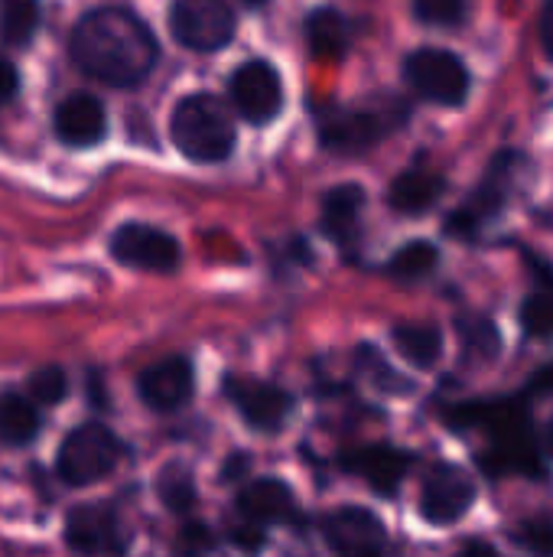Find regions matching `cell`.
<instances>
[{"instance_id": "74e56055", "label": "cell", "mask_w": 553, "mask_h": 557, "mask_svg": "<svg viewBox=\"0 0 553 557\" xmlns=\"http://www.w3.org/2000/svg\"><path fill=\"white\" fill-rule=\"evenodd\" d=\"M456 557H502L492 545H482V542H473V545H466L463 552Z\"/></svg>"}, {"instance_id": "30bf717a", "label": "cell", "mask_w": 553, "mask_h": 557, "mask_svg": "<svg viewBox=\"0 0 553 557\" xmlns=\"http://www.w3.org/2000/svg\"><path fill=\"white\" fill-rule=\"evenodd\" d=\"M225 395L231 398L238 414L261 434H277L293 414V398L284 388L257 382V379L228 375L225 379Z\"/></svg>"}, {"instance_id": "9a60e30c", "label": "cell", "mask_w": 553, "mask_h": 557, "mask_svg": "<svg viewBox=\"0 0 553 557\" xmlns=\"http://www.w3.org/2000/svg\"><path fill=\"white\" fill-rule=\"evenodd\" d=\"M414 457L398 447H359L342 457V467L362 476L378 496H398L404 476L411 473Z\"/></svg>"}, {"instance_id": "7c38bea8", "label": "cell", "mask_w": 553, "mask_h": 557, "mask_svg": "<svg viewBox=\"0 0 553 557\" xmlns=\"http://www.w3.org/2000/svg\"><path fill=\"white\" fill-rule=\"evenodd\" d=\"M326 545L336 557H385V525L359 506H342L323 519Z\"/></svg>"}, {"instance_id": "f35d334b", "label": "cell", "mask_w": 553, "mask_h": 557, "mask_svg": "<svg viewBox=\"0 0 553 557\" xmlns=\"http://www.w3.org/2000/svg\"><path fill=\"white\" fill-rule=\"evenodd\" d=\"M544 450H548V457H553V418L551 424H548V431H544Z\"/></svg>"}, {"instance_id": "d590c367", "label": "cell", "mask_w": 553, "mask_h": 557, "mask_svg": "<svg viewBox=\"0 0 553 557\" xmlns=\"http://www.w3.org/2000/svg\"><path fill=\"white\" fill-rule=\"evenodd\" d=\"M244 470H248V454H231V460H228L222 480H225V483H235V476H241Z\"/></svg>"}, {"instance_id": "ba28073f", "label": "cell", "mask_w": 553, "mask_h": 557, "mask_svg": "<svg viewBox=\"0 0 553 557\" xmlns=\"http://www.w3.org/2000/svg\"><path fill=\"white\" fill-rule=\"evenodd\" d=\"M231 104L248 124H267L284 108V82L280 72L264 62L251 59L231 75Z\"/></svg>"}, {"instance_id": "8fae6325", "label": "cell", "mask_w": 553, "mask_h": 557, "mask_svg": "<svg viewBox=\"0 0 553 557\" xmlns=\"http://www.w3.org/2000/svg\"><path fill=\"white\" fill-rule=\"evenodd\" d=\"M476 503V483L460 467H437L420 493V516L430 525H456Z\"/></svg>"}, {"instance_id": "9c48e42d", "label": "cell", "mask_w": 553, "mask_h": 557, "mask_svg": "<svg viewBox=\"0 0 553 557\" xmlns=\"http://www.w3.org/2000/svg\"><path fill=\"white\" fill-rule=\"evenodd\" d=\"M65 545L75 555L114 557L127 548V539H124V525L111 506L85 503V506H75L65 519Z\"/></svg>"}, {"instance_id": "603a6c76", "label": "cell", "mask_w": 553, "mask_h": 557, "mask_svg": "<svg viewBox=\"0 0 553 557\" xmlns=\"http://www.w3.org/2000/svg\"><path fill=\"white\" fill-rule=\"evenodd\" d=\"M36 434H39L36 408L20 395H3L0 398V444L23 447V444L36 441Z\"/></svg>"}, {"instance_id": "ffe728a7", "label": "cell", "mask_w": 553, "mask_h": 557, "mask_svg": "<svg viewBox=\"0 0 553 557\" xmlns=\"http://www.w3.org/2000/svg\"><path fill=\"white\" fill-rule=\"evenodd\" d=\"M365 206V193L355 183H342L323 199V232L336 245H345L359 232V215Z\"/></svg>"}, {"instance_id": "ab89813d", "label": "cell", "mask_w": 553, "mask_h": 557, "mask_svg": "<svg viewBox=\"0 0 553 557\" xmlns=\"http://www.w3.org/2000/svg\"><path fill=\"white\" fill-rule=\"evenodd\" d=\"M244 3H248V7H261L264 0H244Z\"/></svg>"}, {"instance_id": "5b68a950", "label": "cell", "mask_w": 553, "mask_h": 557, "mask_svg": "<svg viewBox=\"0 0 553 557\" xmlns=\"http://www.w3.org/2000/svg\"><path fill=\"white\" fill-rule=\"evenodd\" d=\"M404 75L420 98L447 108H460L473 88V75L463 65V59L453 55L450 49H433V46L414 49L404 62Z\"/></svg>"}, {"instance_id": "6da1fadb", "label": "cell", "mask_w": 553, "mask_h": 557, "mask_svg": "<svg viewBox=\"0 0 553 557\" xmlns=\"http://www.w3.org/2000/svg\"><path fill=\"white\" fill-rule=\"evenodd\" d=\"M68 52H72V62L85 75L104 85L130 88V85H140L153 72L160 46L150 26L130 10L101 7V10L85 13L75 23Z\"/></svg>"}, {"instance_id": "f546056e", "label": "cell", "mask_w": 553, "mask_h": 557, "mask_svg": "<svg viewBox=\"0 0 553 557\" xmlns=\"http://www.w3.org/2000/svg\"><path fill=\"white\" fill-rule=\"evenodd\" d=\"M414 13L430 26H456L466 16V0H414Z\"/></svg>"}, {"instance_id": "d6986e66", "label": "cell", "mask_w": 553, "mask_h": 557, "mask_svg": "<svg viewBox=\"0 0 553 557\" xmlns=\"http://www.w3.org/2000/svg\"><path fill=\"white\" fill-rule=\"evenodd\" d=\"M440 196H443V176L417 166V170L401 173V176L391 183V189H388V206H391L398 215L417 219V215L430 212V209L437 206Z\"/></svg>"}, {"instance_id": "f1b7e54d", "label": "cell", "mask_w": 553, "mask_h": 557, "mask_svg": "<svg viewBox=\"0 0 553 557\" xmlns=\"http://www.w3.org/2000/svg\"><path fill=\"white\" fill-rule=\"evenodd\" d=\"M65 392H68V379H65V372L59 366H46V369L29 375V395H33L36 405L52 408V405H59L65 398Z\"/></svg>"}, {"instance_id": "3957f363", "label": "cell", "mask_w": 553, "mask_h": 557, "mask_svg": "<svg viewBox=\"0 0 553 557\" xmlns=\"http://www.w3.org/2000/svg\"><path fill=\"white\" fill-rule=\"evenodd\" d=\"M173 144L192 163H222L235 150V124L225 104L212 95H189L169 121Z\"/></svg>"}, {"instance_id": "44dd1931", "label": "cell", "mask_w": 553, "mask_h": 557, "mask_svg": "<svg viewBox=\"0 0 553 557\" xmlns=\"http://www.w3.org/2000/svg\"><path fill=\"white\" fill-rule=\"evenodd\" d=\"M306 46L313 59H342L349 49V23L342 13L323 7L306 16Z\"/></svg>"}, {"instance_id": "e575fe53", "label": "cell", "mask_w": 553, "mask_h": 557, "mask_svg": "<svg viewBox=\"0 0 553 557\" xmlns=\"http://www.w3.org/2000/svg\"><path fill=\"white\" fill-rule=\"evenodd\" d=\"M541 49L553 62V0H544V10H541Z\"/></svg>"}, {"instance_id": "ac0fdd59", "label": "cell", "mask_w": 553, "mask_h": 557, "mask_svg": "<svg viewBox=\"0 0 553 557\" xmlns=\"http://www.w3.org/2000/svg\"><path fill=\"white\" fill-rule=\"evenodd\" d=\"M508 170H512V153H502V157L495 160L489 180L482 183V189H479L469 202H463L460 212L450 219V232H453L456 238H473V235L482 228V222L492 219V215L502 209V193H505V186H508Z\"/></svg>"}, {"instance_id": "2e32d148", "label": "cell", "mask_w": 553, "mask_h": 557, "mask_svg": "<svg viewBox=\"0 0 553 557\" xmlns=\"http://www.w3.org/2000/svg\"><path fill=\"white\" fill-rule=\"evenodd\" d=\"M55 134L62 144L68 147H91L104 137L108 131V114H104V104L88 95V91H75L68 98L59 101L55 108Z\"/></svg>"}, {"instance_id": "1f68e13d", "label": "cell", "mask_w": 553, "mask_h": 557, "mask_svg": "<svg viewBox=\"0 0 553 557\" xmlns=\"http://www.w3.org/2000/svg\"><path fill=\"white\" fill-rule=\"evenodd\" d=\"M362 359H368V362H372L368 379H372L378 388H385V392H398V395H407V392L414 388L411 382H401V375H398V372H391V369L381 362V356H378L375 349H362Z\"/></svg>"}, {"instance_id": "d6a6232c", "label": "cell", "mask_w": 553, "mask_h": 557, "mask_svg": "<svg viewBox=\"0 0 553 557\" xmlns=\"http://www.w3.org/2000/svg\"><path fill=\"white\" fill-rule=\"evenodd\" d=\"M215 539L205 525H186L179 532V542H176V552L179 557H202L205 552H212Z\"/></svg>"}, {"instance_id": "7402d4cb", "label": "cell", "mask_w": 553, "mask_h": 557, "mask_svg": "<svg viewBox=\"0 0 553 557\" xmlns=\"http://www.w3.org/2000/svg\"><path fill=\"white\" fill-rule=\"evenodd\" d=\"M394 349L417 369H433L443 356V333L430 323H404L391 330Z\"/></svg>"}, {"instance_id": "4dcf8cb0", "label": "cell", "mask_w": 553, "mask_h": 557, "mask_svg": "<svg viewBox=\"0 0 553 557\" xmlns=\"http://www.w3.org/2000/svg\"><path fill=\"white\" fill-rule=\"evenodd\" d=\"M515 542L535 557H553V522L551 519H531L515 532Z\"/></svg>"}, {"instance_id": "277c9868", "label": "cell", "mask_w": 553, "mask_h": 557, "mask_svg": "<svg viewBox=\"0 0 553 557\" xmlns=\"http://www.w3.org/2000/svg\"><path fill=\"white\" fill-rule=\"evenodd\" d=\"M124 447L121 441L104 428V424H78L59 447V457H55V470H59V480L65 486H91L98 480H104L117 460H121Z\"/></svg>"}, {"instance_id": "d4e9b609", "label": "cell", "mask_w": 553, "mask_h": 557, "mask_svg": "<svg viewBox=\"0 0 553 557\" xmlns=\"http://www.w3.org/2000/svg\"><path fill=\"white\" fill-rule=\"evenodd\" d=\"M39 26L36 0H0V39L7 46H26Z\"/></svg>"}, {"instance_id": "4316f807", "label": "cell", "mask_w": 553, "mask_h": 557, "mask_svg": "<svg viewBox=\"0 0 553 557\" xmlns=\"http://www.w3.org/2000/svg\"><path fill=\"white\" fill-rule=\"evenodd\" d=\"M437 261H440V251L430 242H411L401 251H394V258L388 261V271L398 281H420L437 268Z\"/></svg>"}, {"instance_id": "5bb4252c", "label": "cell", "mask_w": 553, "mask_h": 557, "mask_svg": "<svg viewBox=\"0 0 553 557\" xmlns=\"http://www.w3.org/2000/svg\"><path fill=\"white\" fill-rule=\"evenodd\" d=\"M385 137V121L362 108H329L319 114V140L336 153H362Z\"/></svg>"}, {"instance_id": "4fadbf2b", "label": "cell", "mask_w": 553, "mask_h": 557, "mask_svg": "<svg viewBox=\"0 0 553 557\" xmlns=\"http://www.w3.org/2000/svg\"><path fill=\"white\" fill-rule=\"evenodd\" d=\"M192 388H196L192 362L183 356L163 359V362L150 366L147 372H140V379H137L140 401L160 414H169V411H179L183 405H189Z\"/></svg>"}, {"instance_id": "e0dca14e", "label": "cell", "mask_w": 553, "mask_h": 557, "mask_svg": "<svg viewBox=\"0 0 553 557\" xmlns=\"http://www.w3.org/2000/svg\"><path fill=\"white\" fill-rule=\"evenodd\" d=\"M238 509L257 522V525H277V522H293L300 516V506H297V496L290 493V486L284 480H274V476H264V480H254L241 490L238 496Z\"/></svg>"}, {"instance_id": "52a82bcc", "label": "cell", "mask_w": 553, "mask_h": 557, "mask_svg": "<svg viewBox=\"0 0 553 557\" xmlns=\"http://www.w3.org/2000/svg\"><path fill=\"white\" fill-rule=\"evenodd\" d=\"M111 255L114 261L137 268V271H153V274H169L179 268L183 261V248L179 242L156 228V225H143V222H127L111 235Z\"/></svg>"}, {"instance_id": "484cf974", "label": "cell", "mask_w": 553, "mask_h": 557, "mask_svg": "<svg viewBox=\"0 0 553 557\" xmlns=\"http://www.w3.org/2000/svg\"><path fill=\"white\" fill-rule=\"evenodd\" d=\"M460 339H463V352L469 362L486 366L502 352V336L499 330L486 320V317H466L460 320Z\"/></svg>"}, {"instance_id": "836d02e7", "label": "cell", "mask_w": 553, "mask_h": 557, "mask_svg": "<svg viewBox=\"0 0 553 557\" xmlns=\"http://www.w3.org/2000/svg\"><path fill=\"white\" fill-rule=\"evenodd\" d=\"M16 88H20V75H16V69H13L7 59H0V104H7V101L16 95Z\"/></svg>"}, {"instance_id": "8d00e7d4", "label": "cell", "mask_w": 553, "mask_h": 557, "mask_svg": "<svg viewBox=\"0 0 553 557\" xmlns=\"http://www.w3.org/2000/svg\"><path fill=\"white\" fill-rule=\"evenodd\" d=\"M235 545H244L248 552H257L264 545V535H257L251 529H241V532H235Z\"/></svg>"}, {"instance_id": "7a4b0ae2", "label": "cell", "mask_w": 553, "mask_h": 557, "mask_svg": "<svg viewBox=\"0 0 553 557\" xmlns=\"http://www.w3.org/2000/svg\"><path fill=\"white\" fill-rule=\"evenodd\" d=\"M453 424H482L492 437V450L482 457V470L489 476L528 473L541 476V457L531 434V418L518 405H476L453 414Z\"/></svg>"}, {"instance_id": "8992f818", "label": "cell", "mask_w": 553, "mask_h": 557, "mask_svg": "<svg viewBox=\"0 0 553 557\" xmlns=\"http://www.w3.org/2000/svg\"><path fill=\"white\" fill-rule=\"evenodd\" d=\"M169 29L196 52H215L235 36V13L225 0H173Z\"/></svg>"}, {"instance_id": "83f0119b", "label": "cell", "mask_w": 553, "mask_h": 557, "mask_svg": "<svg viewBox=\"0 0 553 557\" xmlns=\"http://www.w3.org/2000/svg\"><path fill=\"white\" fill-rule=\"evenodd\" d=\"M521 326L535 339H553V284L535 290L521 304Z\"/></svg>"}, {"instance_id": "cb8c5ba5", "label": "cell", "mask_w": 553, "mask_h": 557, "mask_svg": "<svg viewBox=\"0 0 553 557\" xmlns=\"http://www.w3.org/2000/svg\"><path fill=\"white\" fill-rule=\"evenodd\" d=\"M156 496L169 512H189L196 506V480L186 463H166L156 476Z\"/></svg>"}]
</instances>
